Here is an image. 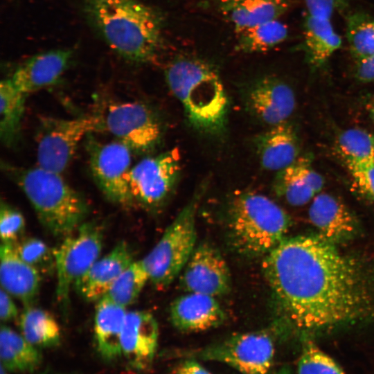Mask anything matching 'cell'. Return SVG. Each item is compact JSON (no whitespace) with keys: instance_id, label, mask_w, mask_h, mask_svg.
I'll return each mask as SVG.
<instances>
[{"instance_id":"obj_1","label":"cell","mask_w":374,"mask_h":374,"mask_svg":"<svg viewBox=\"0 0 374 374\" xmlns=\"http://www.w3.org/2000/svg\"><path fill=\"white\" fill-rule=\"evenodd\" d=\"M264 276L289 321L316 331L355 321L373 298L360 266L319 235L285 238L264 256Z\"/></svg>"},{"instance_id":"obj_2","label":"cell","mask_w":374,"mask_h":374,"mask_svg":"<svg viewBox=\"0 0 374 374\" xmlns=\"http://www.w3.org/2000/svg\"><path fill=\"white\" fill-rule=\"evenodd\" d=\"M89 22L106 44L127 61H151L160 47V14L139 0H84Z\"/></svg>"},{"instance_id":"obj_3","label":"cell","mask_w":374,"mask_h":374,"mask_svg":"<svg viewBox=\"0 0 374 374\" xmlns=\"http://www.w3.org/2000/svg\"><path fill=\"white\" fill-rule=\"evenodd\" d=\"M165 76L193 127L211 135L223 132L229 100L215 67L200 60L182 58L167 67Z\"/></svg>"},{"instance_id":"obj_4","label":"cell","mask_w":374,"mask_h":374,"mask_svg":"<svg viewBox=\"0 0 374 374\" xmlns=\"http://www.w3.org/2000/svg\"><path fill=\"white\" fill-rule=\"evenodd\" d=\"M3 171L24 192L39 222L55 237H66L84 223L89 205L61 174L38 166L24 168L8 163Z\"/></svg>"},{"instance_id":"obj_5","label":"cell","mask_w":374,"mask_h":374,"mask_svg":"<svg viewBox=\"0 0 374 374\" xmlns=\"http://www.w3.org/2000/svg\"><path fill=\"white\" fill-rule=\"evenodd\" d=\"M292 225L289 215L263 195H236L229 208V229L233 246L249 256H265L283 239Z\"/></svg>"},{"instance_id":"obj_6","label":"cell","mask_w":374,"mask_h":374,"mask_svg":"<svg viewBox=\"0 0 374 374\" xmlns=\"http://www.w3.org/2000/svg\"><path fill=\"white\" fill-rule=\"evenodd\" d=\"M204 187L179 213L153 249L141 260L149 280L157 289L169 286L195 250L196 214Z\"/></svg>"},{"instance_id":"obj_7","label":"cell","mask_w":374,"mask_h":374,"mask_svg":"<svg viewBox=\"0 0 374 374\" xmlns=\"http://www.w3.org/2000/svg\"><path fill=\"white\" fill-rule=\"evenodd\" d=\"M102 129L100 116L73 118L44 117L37 134V166L62 174L70 164L80 141Z\"/></svg>"},{"instance_id":"obj_8","label":"cell","mask_w":374,"mask_h":374,"mask_svg":"<svg viewBox=\"0 0 374 374\" xmlns=\"http://www.w3.org/2000/svg\"><path fill=\"white\" fill-rule=\"evenodd\" d=\"M103 231L96 222L82 223L55 249L56 296L63 312L68 311L70 290L99 258Z\"/></svg>"},{"instance_id":"obj_9","label":"cell","mask_w":374,"mask_h":374,"mask_svg":"<svg viewBox=\"0 0 374 374\" xmlns=\"http://www.w3.org/2000/svg\"><path fill=\"white\" fill-rule=\"evenodd\" d=\"M195 355L225 364L242 374H267L274 362L275 342L266 330L249 332L210 345Z\"/></svg>"},{"instance_id":"obj_10","label":"cell","mask_w":374,"mask_h":374,"mask_svg":"<svg viewBox=\"0 0 374 374\" xmlns=\"http://www.w3.org/2000/svg\"><path fill=\"white\" fill-rule=\"evenodd\" d=\"M87 150L92 176L111 202L124 206L133 202L126 175L131 167V149L116 141L103 143L88 135Z\"/></svg>"},{"instance_id":"obj_11","label":"cell","mask_w":374,"mask_h":374,"mask_svg":"<svg viewBox=\"0 0 374 374\" xmlns=\"http://www.w3.org/2000/svg\"><path fill=\"white\" fill-rule=\"evenodd\" d=\"M180 170L178 150L143 159L126 175L133 200L147 208L159 207L171 194Z\"/></svg>"},{"instance_id":"obj_12","label":"cell","mask_w":374,"mask_h":374,"mask_svg":"<svg viewBox=\"0 0 374 374\" xmlns=\"http://www.w3.org/2000/svg\"><path fill=\"white\" fill-rule=\"evenodd\" d=\"M100 116L102 128L132 150H149L161 139V123L154 113L144 104L112 103Z\"/></svg>"},{"instance_id":"obj_13","label":"cell","mask_w":374,"mask_h":374,"mask_svg":"<svg viewBox=\"0 0 374 374\" xmlns=\"http://www.w3.org/2000/svg\"><path fill=\"white\" fill-rule=\"evenodd\" d=\"M181 273L180 285L186 292L216 298L231 290L228 265L220 251L208 244L195 249Z\"/></svg>"},{"instance_id":"obj_14","label":"cell","mask_w":374,"mask_h":374,"mask_svg":"<svg viewBox=\"0 0 374 374\" xmlns=\"http://www.w3.org/2000/svg\"><path fill=\"white\" fill-rule=\"evenodd\" d=\"M245 101L249 111L271 127L286 122L296 106L292 88L271 75L253 82L247 91Z\"/></svg>"},{"instance_id":"obj_15","label":"cell","mask_w":374,"mask_h":374,"mask_svg":"<svg viewBox=\"0 0 374 374\" xmlns=\"http://www.w3.org/2000/svg\"><path fill=\"white\" fill-rule=\"evenodd\" d=\"M159 326L148 312H127L121 335V354L128 365L136 371L151 366L158 346Z\"/></svg>"},{"instance_id":"obj_16","label":"cell","mask_w":374,"mask_h":374,"mask_svg":"<svg viewBox=\"0 0 374 374\" xmlns=\"http://www.w3.org/2000/svg\"><path fill=\"white\" fill-rule=\"evenodd\" d=\"M308 216L321 237L336 244L355 237L358 221L349 208L334 195L319 193L309 208Z\"/></svg>"},{"instance_id":"obj_17","label":"cell","mask_w":374,"mask_h":374,"mask_svg":"<svg viewBox=\"0 0 374 374\" xmlns=\"http://www.w3.org/2000/svg\"><path fill=\"white\" fill-rule=\"evenodd\" d=\"M133 262L130 248L121 241L107 254L98 258L73 287L84 300L97 302Z\"/></svg>"},{"instance_id":"obj_18","label":"cell","mask_w":374,"mask_h":374,"mask_svg":"<svg viewBox=\"0 0 374 374\" xmlns=\"http://www.w3.org/2000/svg\"><path fill=\"white\" fill-rule=\"evenodd\" d=\"M71 57L72 51L66 48L39 53L18 66L9 80L18 90L28 95L56 82Z\"/></svg>"},{"instance_id":"obj_19","label":"cell","mask_w":374,"mask_h":374,"mask_svg":"<svg viewBox=\"0 0 374 374\" xmlns=\"http://www.w3.org/2000/svg\"><path fill=\"white\" fill-rule=\"evenodd\" d=\"M170 318L179 330L201 332L221 325L226 314L215 297L187 292L172 303Z\"/></svg>"},{"instance_id":"obj_20","label":"cell","mask_w":374,"mask_h":374,"mask_svg":"<svg viewBox=\"0 0 374 374\" xmlns=\"http://www.w3.org/2000/svg\"><path fill=\"white\" fill-rule=\"evenodd\" d=\"M312 161L308 155L299 157L276 175L273 184L274 192L292 206L306 204L323 186V178L314 169Z\"/></svg>"},{"instance_id":"obj_21","label":"cell","mask_w":374,"mask_h":374,"mask_svg":"<svg viewBox=\"0 0 374 374\" xmlns=\"http://www.w3.org/2000/svg\"><path fill=\"white\" fill-rule=\"evenodd\" d=\"M0 260L1 288L25 307L33 305L39 292L42 274L24 261L11 244L1 243Z\"/></svg>"},{"instance_id":"obj_22","label":"cell","mask_w":374,"mask_h":374,"mask_svg":"<svg viewBox=\"0 0 374 374\" xmlns=\"http://www.w3.org/2000/svg\"><path fill=\"white\" fill-rule=\"evenodd\" d=\"M294 0H217L221 14L233 26L237 34L259 24L278 19Z\"/></svg>"},{"instance_id":"obj_23","label":"cell","mask_w":374,"mask_h":374,"mask_svg":"<svg viewBox=\"0 0 374 374\" xmlns=\"http://www.w3.org/2000/svg\"><path fill=\"white\" fill-rule=\"evenodd\" d=\"M254 144L262 166L268 170L278 172L299 157V139L287 121L257 135Z\"/></svg>"},{"instance_id":"obj_24","label":"cell","mask_w":374,"mask_h":374,"mask_svg":"<svg viewBox=\"0 0 374 374\" xmlns=\"http://www.w3.org/2000/svg\"><path fill=\"white\" fill-rule=\"evenodd\" d=\"M125 307L106 295L97 301L94 317V337L97 350L105 360L121 354V335L127 314Z\"/></svg>"},{"instance_id":"obj_25","label":"cell","mask_w":374,"mask_h":374,"mask_svg":"<svg viewBox=\"0 0 374 374\" xmlns=\"http://www.w3.org/2000/svg\"><path fill=\"white\" fill-rule=\"evenodd\" d=\"M303 41L299 49L306 62L316 69L323 66L341 46V39L330 19L307 15L303 22Z\"/></svg>"},{"instance_id":"obj_26","label":"cell","mask_w":374,"mask_h":374,"mask_svg":"<svg viewBox=\"0 0 374 374\" xmlns=\"http://www.w3.org/2000/svg\"><path fill=\"white\" fill-rule=\"evenodd\" d=\"M38 348L21 334L2 324L0 330L1 365L8 372L33 373L40 366L42 356Z\"/></svg>"},{"instance_id":"obj_27","label":"cell","mask_w":374,"mask_h":374,"mask_svg":"<svg viewBox=\"0 0 374 374\" xmlns=\"http://www.w3.org/2000/svg\"><path fill=\"white\" fill-rule=\"evenodd\" d=\"M27 95L18 90L9 78L0 84V137L8 147L16 145L21 138L25 99Z\"/></svg>"},{"instance_id":"obj_28","label":"cell","mask_w":374,"mask_h":374,"mask_svg":"<svg viewBox=\"0 0 374 374\" xmlns=\"http://www.w3.org/2000/svg\"><path fill=\"white\" fill-rule=\"evenodd\" d=\"M20 334L37 348H53L61 340L57 321L48 311L33 305L25 307L19 316Z\"/></svg>"},{"instance_id":"obj_29","label":"cell","mask_w":374,"mask_h":374,"mask_svg":"<svg viewBox=\"0 0 374 374\" xmlns=\"http://www.w3.org/2000/svg\"><path fill=\"white\" fill-rule=\"evenodd\" d=\"M235 49L246 53H262L284 42L287 27L278 19L259 24L239 34Z\"/></svg>"},{"instance_id":"obj_30","label":"cell","mask_w":374,"mask_h":374,"mask_svg":"<svg viewBox=\"0 0 374 374\" xmlns=\"http://www.w3.org/2000/svg\"><path fill=\"white\" fill-rule=\"evenodd\" d=\"M346 38L356 62L374 55V18L364 12L350 15L346 20Z\"/></svg>"},{"instance_id":"obj_31","label":"cell","mask_w":374,"mask_h":374,"mask_svg":"<svg viewBox=\"0 0 374 374\" xmlns=\"http://www.w3.org/2000/svg\"><path fill=\"white\" fill-rule=\"evenodd\" d=\"M148 280V274L141 260L134 261L113 283L106 296L126 308L137 299Z\"/></svg>"},{"instance_id":"obj_32","label":"cell","mask_w":374,"mask_h":374,"mask_svg":"<svg viewBox=\"0 0 374 374\" xmlns=\"http://www.w3.org/2000/svg\"><path fill=\"white\" fill-rule=\"evenodd\" d=\"M337 148L347 167L374 160V134L359 128L343 131Z\"/></svg>"},{"instance_id":"obj_33","label":"cell","mask_w":374,"mask_h":374,"mask_svg":"<svg viewBox=\"0 0 374 374\" xmlns=\"http://www.w3.org/2000/svg\"><path fill=\"white\" fill-rule=\"evenodd\" d=\"M12 244L19 256L42 275L55 271V249L35 237H23Z\"/></svg>"},{"instance_id":"obj_34","label":"cell","mask_w":374,"mask_h":374,"mask_svg":"<svg viewBox=\"0 0 374 374\" xmlns=\"http://www.w3.org/2000/svg\"><path fill=\"white\" fill-rule=\"evenodd\" d=\"M297 374H346L339 364L312 340L305 339L297 363Z\"/></svg>"},{"instance_id":"obj_35","label":"cell","mask_w":374,"mask_h":374,"mask_svg":"<svg viewBox=\"0 0 374 374\" xmlns=\"http://www.w3.org/2000/svg\"><path fill=\"white\" fill-rule=\"evenodd\" d=\"M26 229L22 213L6 202L0 206V234L2 243L14 244L24 237Z\"/></svg>"},{"instance_id":"obj_36","label":"cell","mask_w":374,"mask_h":374,"mask_svg":"<svg viewBox=\"0 0 374 374\" xmlns=\"http://www.w3.org/2000/svg\"><path fill=\"white\" fill-rule=\"evenodd\" d=\"M348 168L358 192L374 202V160L350 166Z\"/></svg>"},{"instance_id":"obj_37","label":"cell","mask_w":374,"mask_h":374,"mask_svg":"<svg viewBox=\"0 0 374 374\" xmlns=\"http://www.w3.org/2000/svg\"><path fill=\"white\" fill-rule=\"evenodd\" d=\"M308 15L330 19L332 14L348 6V0H304Z\"/></svg>"},{"instance_id":"obj_38","label":"cell","mask_w":374,"mask_h":374,"mask_svg":"<svg viewBox=\"0 0 374 374\" xmlns=\"http://www.w3.org/2000/svg\"><path fill=\"white\" fill-rule=\"evenodd\" d=\"M18 316V309L11 295L3 289L0 291V319L2 322L15 319Z\"/></svg>"},{"instance_id":"obj_39","label":"cell","mask_w":374,"mask_h":374,"mask_svg":"<svg viewBox=\"0 0 374 374\" xmlns=\"http://www.w3.org/2000/svg\"><path fill=\"white\" fill-rule=\"evenodd\" d=\"M355 76L360 82H374V55L365 60L356 62Z\"/></svg>"},{"instance_id":"obj_40","label":"cell","mask_w":374,"mask_h":374,"mask_svg":"<svg viewBox=\"0 0 374 374\" xmlns=\"http://www.w3.org/2000/svg\"><path fill=\"white\" fill-rule=\"evenodd\" d=\"M176 374H211L205 368L195 361H187L177 370Z\"/></svg>"},{"instance_id":"obj_41","label":"cell","mask_w":374,"mask_h":374,"mask_svg":"<svg viewBox=\"0 0 374 374\" xmlns=\"http://www.w3.org/2000/svg\"><path fill=\"white\" fill-rule=\"evenodd\" d=\"M366 109L372 121L374 122V98L367 103Z\"/></svg>"},{"instance_id":"obj_42","label":"cell","mask_w":374,"mask_h":374,"mask_svg":"<svg viewBox=\"0 0 374 374\" xmlns=\"http://www.w3.org/2000/svg\"><path fill=\"white\" fill-rule=\"evenodd\" d=\"M272 374H292L290 371L287 368H282Z\"/></svg>"},{"instance_id":"obj_43","label":"cell","mask_w":374,"mask_h":374,"mask_svg":"<svg viewBox=\"0 0 374 374\" xmlns=\"http://www.w3.org/2000/svg\"><path fill=\"white\" fill-rule=\"evenodd\" d=\"M8 371L2 366L1 365V374H8Z\"/></svg>"}]
</instances>
